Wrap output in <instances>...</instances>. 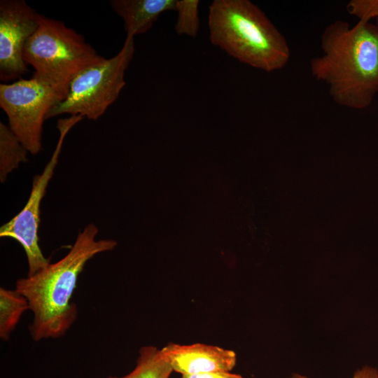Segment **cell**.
<instances>
[{
  "label": "cell",
  "instance_id": "1",
  "mask_svg": "<svg viewBox=\"0 0 378 378\" xmlns=\"http://www.w3.org/2000/svg\"><path fill=\"white\" fill-rule=\"evenodd\" d=\"M321 49L322 54L310 60L312 77L328 86L337 105L368 108L378 93V26L336 20L323 31Z\"/></svg>",
  "mask_w": 378,
  "mask_h": 378
},
{
  "label": "cell",
  "instance_id": "2",
  "mask_svg": "<svg viewBox=\"0 0 378 378\" xmlns=\"http://www.w3.org/2000/svg\"><path fill=\"white\" fill-rule=\"evenodd\" d=\"M98 231L94 224H88L64 257L17 281L15 290L27 299L34 313L29 328L34 340L61 337L75 321L77 308L71 299L79 274L89 260L117 246L113 239L95 240Z\"/></svg>",
  "mask_w": 378,
  "mask_h": 378
},
{
  "label": "cell",
  "instance_id": "3",
  "mask_svg": "<svg viewBox=\"0 0 378 378\" xmlns=\"http://www.w3.org/2000/svg\"><path fill=\"white\" fill-rule=\"evenodd\" d=\"M211 43L241 63L266 72L284 68L290 50L284 34L249 0H214L209 7Z\"/></svg>",
  "mask_w": 378,
  "mask_h": 378
},
{
  "label": "cell",
  "instance_id": "4",
  "mask_svg": "<svg viewBox=\"0 0 378 378\" xmlns=\"http://www.w3.org/2000/svg\"><path fill=\"white\" fill-rule=\"evenodd\" d=\"M104 58L81 34L41 14L38 27L23 50L24 61L34 69V76L48 84L60 102L79 72Z\"/></svg>",
  "mask_w": 378,
  "mask_h": 378
},
{
  "label": "cell",
  "instance_id": "5",
  "mask_svg": "<svg viewBox=\"0 0 378 378\" xmlns=\"http://www.w3.org/2000/svg\"><path fill=\"white\" fill-rule=\"evenodd\" d=\"M134 37L126 36L121 50L113 57L89 66L73 79L68 94L52 106L46 120L59 115L99 118L116 99L125 85V71L134 51Z\"/></svg>",
  "mask_w": 378,
  "mask_h": 378
},
{
  "label": "cell",
  "instance_id": "6",
  "mask_svg": "<svg viewBox=\"0 0 378 378\" xmlns=\"http://www.w3.org/2000/svg\"><path fill=\"white\" fill-rule=\"evenodd\" d=\"M60 99L45 81L31 78L0 84V106L8 119V127L32 155L43 149V122L50 108Z\"/></svg>",
  "mask_w": 378,
  "mask_h": 378
},
{
  "label": "cell",
  "instance_id": "7",
  "mask_svg": "<svg viewBox=\"0 0 378 378\" xmlns=\"http://www.w3.org/2000/svg\"><path fill=\"white\" fill-rule=\"evenodd\" d=\"M83 119L80 115H70L58 120L59 139L50 160L42 173L34 176L29 197L23 209L0 228L1 237L12 238L23 247L29 266L27 276L37 273L50 263L43 254L38 244L41 203L53 176L65 137Z\"/></svg>",
  "mask_w": 378,
  "mask_h": 378
},
{
  "label": "cell",
  "instance_id": "8",
  "mask_svg": "<svg viewBox=\"0 0 378 378\" xmlns=\"http://www.w3.org/2000/svg\"><path fill=\"white\" fill-rule=\"evenodd\" d=\"M40 14L23 0L0 1V80L20 78L27 71L23 50L38 27Z\"/></svg>",
  "mask_w": 378,
  "mask_h": 378
},
{
  "label": "cell",
  "instance_id": "9",
  "mask_svg": "<svg viewBox=\"0 0 378 378\" xmlns=\"http://www.w3.org/2000/svg\"><path fill=\"white\" fill-rule=\"evenodd\" d=\"M161 349L173 370L181 375L230 372L237 362L234 351L202 343H169Z\"/></svg>",
  "mask_w": 378,
  "mask_h": 378
},
{
  "label": "cell",
  "instance_id": "10",
  "mask_svg": "<svg viewBox=\"0 0 378 378\" xmlns=\"http://www.w3.org/2000/svg\"><path fill=\"white\" fill-rule=\"evenodd\" d=\"M177 0H111L113 10L124 22L126 36L147 32L160 15L176 9Z\"/></svg>",
  "mask_w": 378,
  "mask_h": 378
},
{
  "label": "cell",
  "instance_id": "11",
  "mask_svg": "<svg viewBox=\"0 0 378 378\" xmlns=\"http://www.w3.org/2000/svg\"><path fill=\"white\" fill-rule=\"evenodd\" d=\"M173 371L162 349L146 346L140 349L136 367L131 372L109 378H169Z\"/></svg>",
  "mask_w": 378,
  "mask_h": 378
},
{
  "label": "cell",
  "instance_id": "12",
  "mask_svg": "<svg viewBox=\"0 0 378 378\" xmlns=\"http://www.w3.org/2000/svg\"><path fill=\"white\" fill-rule=\"evenodd\" d=\"M28 150L11 131L0 122V180L4 183L8 174L26 162Z\"/></svg>",
  "mask_w": 378,
  "mask_h": 378
},
{
  "label": "cell",
  "instance_id": "13",
  "mask_svg": "<svg viewBox=\"0 0 378 378\" xmlns=\"http://www.w3.org/2000/svg\"><path fill=\"white\" fill-rule=\"evenodd\" d=\"M29 309L27 299L16 290L0 288V337L6 341L23 312Z\"/></svg>",
  "mask_w": 378,
  "mask_h": 378
},
{
  "label": "cell",
  "instance_id": "14",
  "mask_svg": "<svg viewBox=\"0 0 378 378\" xmlns=\"http://www.w3.org/2000/svg\"><path fill=\"white\" fill-rule=\"evenodd\" d=\"M198 0H177L175 31L178 35L196 37L200 27Z\"/></svg>",
  "mask_w": 378,
  "mask_h": 378
},
{
  "label": "cell",
  "instance_id": "15",
  "mask_svg": "<svg viewBox=\"0 0 378 378\" xmlns=\"http://www.w3.org/2000/svg\"><path fill=\"white\" fill-rule=\"evenodd\" d=\"M346 10L358 20H376L378 18V0H351L346 4Z\"/></svg>",
  "mask_w": 378,
  "mask_h": 378
},
{
  "label": "cell",
  "instance_id": "16",
  "mask_svg": "<svg viewBox=\"0 0 378 378\" xmlns=\"http://www.w3.org/2000/svg\"><path fill=\"white\" fill-rule=\"evenodd\" d=\"M289 378H309L298 373H293ZM353 378H378V370L370 366H363L358 369Z\"/></svg>",
  "mask_w": 378,
  "mask_h": 378
},
{
  "label": "cell",
  "instance_id": "17",
  "mask_svg": "<svg viewBox=\"0 0 378 378\" xmlns=\"http://www.w3.org/2000/svg\"><path fill=\"white\" fill-rule=\"evenodd\" d=\"M181 378H243L240 374L226 371L183 374Z\"/></svg>",
  "mask_w": 378,
  "mask_h": 378
},
{
  "label": "cell",
  "instance_id": "18",
  "mask_svg": "<svg viewBox=\"0 0 378 378\" xmlns=\"http://www.w3.org/2000/svg\"><path fill=\"white\" fill-rule=\"evenodd\" d=\"M375 24L378 26V18L376 19V23Z\"/></svg>",
  "mask_w": 378,
  "mask_h": 378
}]
</instances>
